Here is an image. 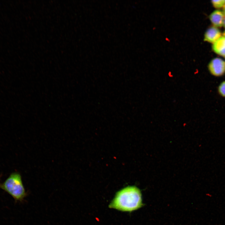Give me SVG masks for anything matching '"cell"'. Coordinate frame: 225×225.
<instances>
[{
    "mask_svg": "<svg viewBox=\"0 0 225 225\" xmlns=\"http://www.w3.org/2000/svg\"><path fill=\"white\" fill-rule=\"evenodd\" d=\"M142 206V194L140 189L135 186H129L116 193L109 207L122 211L131 212Z\"/></svg>",
    "mask_w": 225,
    "mask_h": 225,
    "instance_id": "1",
    "label": "cell"
},
{
    "mask_svg": "<svg viewBox=\"0 0 225 225\" xmlns=\"http://www.w3.org/2000/svg\"><path fill=\"white\" fill-rule=\"evenodd\" d=\"M209 18L212 23L216 27H221L223 25L224 15L221 11L216 10L209 16Z\"/></svg>",
    "mask_w": 225,
    "mask_h": 225,
    "instance_id": "5",
    "label": "cell"
},
{
    "mask_svg": "<svg viewBox=\"0 0 225 225\" xmlns=\"http://www.w3.org/2000/svg\"><path fill=\"white\" fill-rule=\"evenodd\" d=\"M221 35V33L219 29L215 27H211L206 31L204 40L209 42L213 43L219 38Z\"/></svg>",
    "mask_w": 225,
    "mask_h": 225,
    "instance_id": "4",
    "label": "cell"
},
{
    "mask_svg": "<svg viewBox=\"0 0 225 225\" xmlns=\"http://www.w3.org/2000/svg\"><path fill=\"white\" fill-rule=\"evenodd\" d=\"M213 50L217 54L225 57V37L218 39L212 45Z\"/></svg>",
    "mask_w": 225,
    "mask_h": 225,
    "instance_id": "6",
    "label": "cell"
},
{
    "mask_svg": "<svg viewBox=\"0 0 225 225\" xmlns=\"http://www.w3.org/2000/svg\"><path fill=\"white\" fill-rule=\"evenodd\" d=\"M218 91L220 94L225 97V81L222 82L218 87Z\"/></svg>",
    "mask_w": 225,
    "mask_h": 225,
    "instance_id": "8",
    "label": "cell"
},
{
    "mask_svg": "<svg viewBox=\"0 0 225 225\" xmlns=\"http://www.w3.org/2000/svg\"><path fill=\"white\" fill-rule=\"evenodd\" d=\"M223 26L225 28V17L223 19Z\"/></svg>",
    "mask_w": 225,
    "mask_h": 225,
    "instance_id": "9",
    "label": "cell"
},
{
    "mask_svg": "<svg viewBox=\"0 0 225 225\" xmlns=\"http://www.w3.org/2000/svg\"><path fill=\"white\" fill-rule=\"evenodd\" d=\"M223 35L225 36V31L223 32Z\"/></svg>",
    "mask_w": 225,
    "mask_h": 225,
    "instance_id": "11",
    "label": "cell"
},
{
    "mask_svg": "<svg viewBox=\"0 0 225 225\" xmlns=\"http://www.w3.org/2000/svg\"><path fill=\"white\" fill-rule=\"evenodd\" d=\"M223 11V13H224V14L225 15V5L224 6Z\"/></svg>",
    "mask_w": 225,
    "mask_h": 225,
    "instance_id": "10",
    "label": "cell"
},
{
    "mask_svg": "<svg viewBox=\"0 0 225 225\" xmlns=\"http://www.w3.org/2000/svg\"><path fill=\"white\" fill-rule=\"evenodd\" d=\"M208 68L213 75L221 76L225 72V61L219 58H214L210 62Z\"/></svg>",
    "mask_w": 225,
    "mask_h": 225,
    "instance_id": "3",
    "label": "cell"
},
{
    "mask_svg": "<svg viewBox=\"0 0 225 225\" xmlns=\"http://www.w3.org/2000/svg\"><path fill=\"white\" fill-rule=\"evenodd\" d=\"M211 2L213 6L216 8H220L225 5V0H212Z\"/></svg>",
    "mask_w": 225,
    "mask_h": 225,
    "instance_id": "7",
    "label": "cell"
},
{
    "mask_svg": "<svg viewBox=\"0 0 225 225\" xmlns=\"http://www.w3.org/2000/svg\"><path fill=\"white\" fill-rule=\"evenodd\" d=\"M0 188L9 194L17 201H22L27 195L20 174L18 172L12 173L2 183Z\"/></svg>",
    "mask_w": 225,
    "mask_h": 225,
    "instance_id": "2",
    "label": "cell"
}]
</instances>
